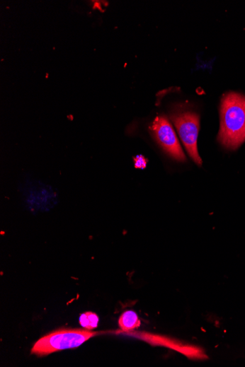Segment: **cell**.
<instances>
[{"mask_svg": "<svg viewBox=\"0 0 245 367\" xmlns=\"http://www.w3.org/2000/svg\"><path fill=\"white\" fill-rule=\"evenodd\" d=\"M218 140L230 150L237 149L245 141V96L236 93L224 95L220 107Z\"/></svg>", "mask_w": 245, "mask_h": 367, "instance_id": "1", "label": "cell"}, {"mask_svg": "<svg viewBox=\"0 0 245 367\" xmlns=\"http://www.w3.org/2000/svg\"><path fill=\"white\" fill-rule=\"evenodd\" d=\"M98 334V332L87 330H57L38 340L33 346L31 354L45 356L57 351L76 349Z\"/></svg>", "mask_w": 245, "mask_h": 367, "instance_id": "2", "label": "cell"}, {"mask_svg": "<svg viewBox=\"0 0 245 367\" xmlns=\"http://www.w3.org/2000/svg\"><path fill=\"white\" fill-rule=\"evenodd\" d=\"M171 119L188 154L196 165L201 166L202 160L197 148L200 128L199 116L195 113L187 112L173 115Z\"/></svg>", "mask_w": 245, "mask_h": 367, "instance_id": "3", "label": "cell"}, {"mask_svg": "<svg viewBox=\"0 0 245 367\" xmlns=\"http://www.w3.org/2000/svg\"><path fill=\"white\" fill-rule=\"evenodd\" d=\"M122 334L144 340L152 345L165 346V348L176 351L182 355L187 356L188 359L203 360L208 358L205 352L198 348V346L183 343L171 337L147 332H137L134 331Z\"/></svg>", "mask_w": 245, "mask_h": 367, "instance_id": "4", "label": "cell"}, {"mask_svg": "<svg viewBox=\"0 0 245 367\" xmlns=\"http://www.w3.org/2000/svg\"><path fill=\"white\" fill-rule=\"evenodd\" d=\"M150 129L160 146L173 158L183 162L186 161L176 134L166 117H157Z\"/></svg>", "mask_w": 245, "mask_h": 367, "instance_id": "5", "label": "cell"}, {"mask_svg": "<svg viewBox=\"0 0 245 367\" xmlns=\"http://www.w3.org/2000/svg\"><path fill=\"white\" fill-rule=\"evenodd\" d=\"M140 320L137 314L132 310H127L120 316L118 325L122 333L130 332L139 328Z\"/></svg>", "mask_w": 245, "mask_h": 367, "instance_id": "6", "label": "cell"}, {"mask_svg": "<svg viewBox=\"0 0 245 367\" xmlns=\"http://www.w3.org/2000/svg\"><path fill=\"white\" fill-rule=\"evenodd\" d=\"M98 322L99 319L97 315L91 312L85 313L81 315L79 318V324L81 327L90 331L97 328Z\"/></svg>", "mask_w": 245, "mask_h": 367, "instance_id": "7", "label": "cell"}, {"mask_svg": "<svg viewBox=\"0 0 245 367\" xmlns=\"http://www.w3.org/2000/svg\"><path fill=\"white\" fill-rule=\"evenodd\" d=\"M147 165L146 161L144 158L138 156L135 158L136 168H144Z\"/></svg>", "mask_w": 245, "mask_h": 367, "instance_id": "8", "label": "cell"}]
</instances>
